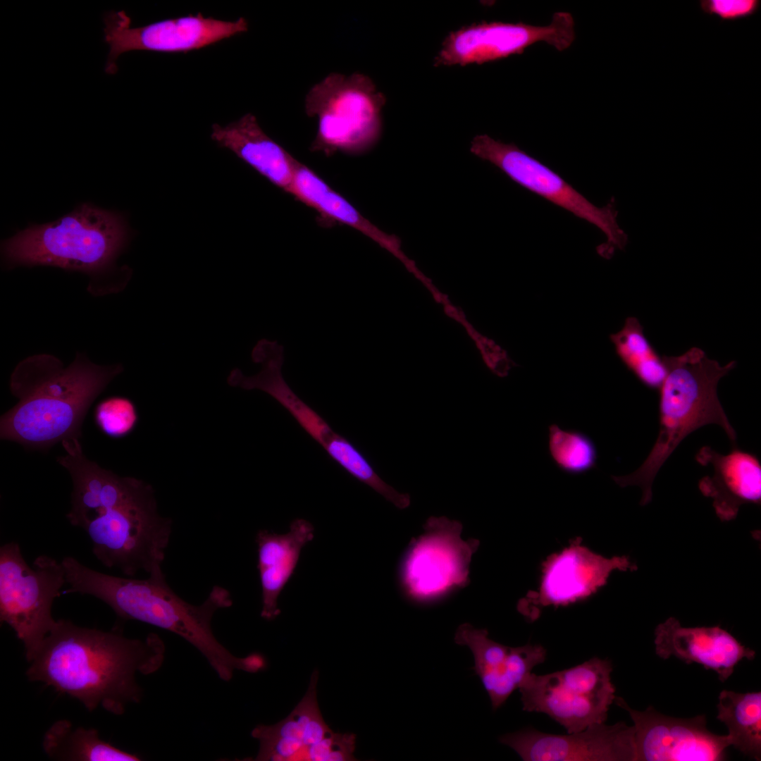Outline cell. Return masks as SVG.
I'll return each mask as SVG.
<instances>
[{
    "label": "cell",
    "mask_w": 761,
    "mask_h": 761,
    "mask_svg": "<svg viewBox=\"0 0 761 761\" xmlns=\"http://www.w3.org/2000/svg\"><path fill=\"white\" fill-rule=\"evenodd\" d=\"M612 671L610 661L595 657L553 673L531 672L519 688L523 710L548 715L567 733L604 723L616 697Z\"/></svg>",
    "instance_id": "9"
},
{
    "label": "cell",
    "mask_w": 761,
    "mask_h": 761,
    "mask_svg": "<svg viewBox=\"0 0 761 761\" xmlns=\"http://www.w3.org/2000/svg\"><path fill=\"white\" fill-rule=\"evenodd\" d=\"M44 751L54 760L137 761L141 759L102 740L95 729L74 728L66 719L55 722L42 740Z\"/></svg>",
    "instance_id": "25"
},
{
    "label": "cell",
    "mask_w": 761,
    "mask_h": 761,
    "mask_svg": "<svg viewBox=\"0 0 761 761\" xmlns=\"http://www.w3.org/2000/svg\"><path fill=\"white\" fill-rule=\"evenodd\" d=\"M454 641L468 647L472 652L473 669L488 693L493 710L501 707L546 657V650L540 645L507 646L490 639L486 629H476L468 623L457 628Z\"/></svg>",
    "instance_id": "19"
},
{
    "label": "cell",
    "mask_w": 761,
    "mask_h": 761,
    "mask_svg": "<svg viewBox=\"0 0 761 761\" xmlns=\"http://www.w3.org/2000/svg\"><path fill=\"white\" fill-rule=\"evenodd\" d=\"M703 13L719 18L722 22H734L756 14L760 7V0H700Z\"/></svg>",
    "instance_id": "30"
},
{
    "label": "cell",
    "mask_w": 761,
    "mask_h": 761,
    "mask_svg": "<svg viewBox=\"0 0 761 761\" xmlns=\"http://www.w3.org/2000/svg\"><path fill=\"white\" fill-rule=\"evenodd\" d=\"M431 292L433 293V296H434L435 299H436V301H437L438 302H441V300H440V299L439 298L438 295L436 294V292H435V290H433V291H431Z\"/></svg>",
    "instance_id": "31"
},
{
    "label": "cell",
    "mask_w": 761,
    "mask_h": 761,
    "mask_svg": "<svg viewBox=\"0 0 761 761\" xmlns=\"http://www.w3.org/2000/svg\"><path fill=\"white\" fill-rule=\"evenodd\" d=\"M615 703L626 710L634 725L635 761H719L731 745L728 735H716L706 726L705 715L681 719L668 717L652 707L645 711L631 708L616 696Z\"/></svg>",
    "instance_id": "17"
},
{
    "label": "cell",
    "mask_w": 761,
    "mask_h": 761,
    "mask_svg": "<svg viewBox=\"0 0 761 761\" xmlns=\"http://www.w3.org/2000/svg\"><path fill=\"white\" fill-rule=\"evenodd\" d=\"M211 137L271 183L289 192L297 161L262 130L253 114L248 113L224 126L214 124Z\"/></svg>",
    "instance_id": "22"
},
{
    "label": "cell",
    "mask_w": 761,
    "mask_h": 761,
    "mask_svg": "<svg viewBox=\"0 0 761 761\" xmlns=\"http://www.w3.org/2000/svg\"><path fill=\"white\" fill-rule=\"evenodd\" d=\"M610 338L628 370L645 386L659 390L667 375L664 355H660L649 342L638 319L628 317L622 328Z\"/></svg>",
    "instance_id": "27"
},
{
    "label": "cell",
    "mask_w": 761,
    "mask_h": 761,
    "mask_svg": "<svg viewBox=\"0 0 761 761\" xmlns=\"http://www.w3.org/2000/svg\"><path fill=\"white\" fill-rule=\"evenodd\" d=\"M470 151L494 164L521 187L600 229L607 237V242L597 247L602 257L610 259L616 249H624L626 245L628 237L617 223L613 199L603 207L595 206L555 171L513 143L478 135L471 142Z\"/></svg>",
    "instance_id": "11"
},
{
    "label": "cell",
    "mask_w": 761,
    "mask_h": 761,
    "mask_svg": "<svg viewBox=\"0 0 761 761\" xmlns=\"http://www.w3.org/2000/svg\"><path fill=\"white\" fill-rule=\"evenodd\" d=\"M66 585L61 561L42 555L30 567L16 542L0 547V621L8 624L30 662L56 620L51 608Z\"/></svg>",
    "instance_id": "8"
},
{
    "label": "cell",
    "mask_w": 761,
    "mask_h": 761,
    "mask_svg": "<svg viewBox=\"0 0 761 761\" xmlns=\"http://www.w3.org/2000/svg\"><path fill=\"white\" fill-rule=\"evenodd\" d=\"M164 654V643L156 633L129 638L121 626L106 631L61 619L29 662L26 676L78 699L89 711L101 706L120 715L129 703L142 698L136 674L156 672Z\"/></svg>",
    "instance_id": "1"
},
{
    "label": "cell",
    "mask_w": 761,
    "mask_h": 761,
    "mask_svg": "<svg viewBox=\"0 0 761 761\" xmlns=\"http://www.w3.org/2000/svg\"><path fill=\"white\" fill-rule=\"evenodd\" d=\"M315 670L308 690L290 714L273 725H258L251 733L259 741L257 761H350L356 735L335 733L325 722L316 698Z\"/></svg>",
    "instance_id": "15"
},
{
    "label": "cell",
    "mask_w": 761,
    "mask_h": 761,
    "mask_svg": "<svg viewBox=\"0 0 761 761\" xmlns=\"http://www.w3.org/2000/svg\"><path fill=\"white\" fill-rule=\"evenodd\" d=\"M385 102L369 76L330 73L311 87L304 99L307 116L318 118L311 149L328 155H357L371 149L382 134Z\"/></svg>",
    "instance_id": "7"
},
{
    "label": "cell",
    "mask_w": 761,
    "mask_h": 761,
    "mask_svg": "<svg viewBox=\"0 0 761 761\" xmlns=\"http://www.w3.org/2000/svg\"><path fill=\"white\" fill-rule=\"evenodd\" d=\"M500 741L524 761H635L633 726L624 722L594 724L567 734L529 728L503 735Z\"/></svg>",
    "instance_id": "18"
},
{
    "label": "cell",
    "mask_w": 761,
    "mask_h": 761,
    "mask_svg": "<svg viewBox=\"0 0 761 761\" xmlns=\"http://www.w3.org/2000/svg\"><path fill=\"white\" fill-rule=\"evenodd\" d=\"M289 193L316 210L323 218L337 221L360 231L399 259L412 273L415 264L400 249L401 240L378 228L332 189L307 166L297 161Z\"/></svg>",
    "instance_id": "24"
},
{
    "label": "cell",
    "mask_w": 761,
    "mask_h": 761,
    "mask_svg": "<svg viewBox=\"0 0 761 761\" xmlns=\"http://www.w3.org/2000/svg\"><path fill=\"white\" fill-rule=\"evenodd\" d=\"M718 699L717 718L726 726L731 745L760 760L761 692L739 693L724 690Z\"/></svg>",
    "instance_id": "26"
},
{
    "label": "cell",
    "mask_w": 761,
    "mask_h": 761,
    "mask_svg": "<svg viewBox=\"0 0 761 761\" xmlns=\"http://www.w3.org/2000/svg\"><path fill=\"white\" fill-rule=\"evenodd\" d=\"M95 421L106 435L121 438L135 428L138 414L135 404L128 398L112 397L101 402L95 410Z\"/></svg>",
    "instance_id": "29"
},
{
    "label": "cell",
    "mask_w": 761,
    "mask_h": 761,
    "mask_svg": "<svg viewBox=\"0 0 761 761\" xmlns=\"http://www.w3.org/2000/svg\"><path fill=\"white\" fill-rule=\"evenodd\" d=\"M131 236L123 214L85 202L2 241L1 252L12 266H52L95 275L112 268Z\"/></svg>",
    "instance_id": "6"
},
{
    "label": "cell",
    "mask_w": 761,
    "mask_h": 761,
    "mask_svg": "<svg viewBox=\"0 0 761 761\" xmlns=\"http://www.w3.org/2000/svg\"><path fill=\"white\" fill-rule=\"evenodd\" d=\"M314 538V527L309 521L295 519L287 533L267 530L257 532V569L261 586V617L271 621L280 610L278 599L291 578L299 562L302 549Z\"/></svg>",
    "instance_id": "23"
},
{
    "label": "cell",
    "mask_w": 761,
    "mask_h": 761,
    "mask_svg": "<svg viewBox=\"0 0 761 761\" xmlns=\"http://www.w3.org/2000/svg\"><path fill=\"white\" fill-rule=\"evenodd\" d=\"M667 375L660 388V430L643 463L633 473L612 476L620 487L638 486L641 505L652 500V485L660 469L679 443L697 429L717 424L736 447V433L717 396L719 380L736 366L731 361L722 366L699 347L679 356L664 355Z\"/></svg>",
    "instance_id": "5"
},
{
    "label": "cell",
    "mask_w": 761,
    "mask_h": 761,
    "mask_svg": "<svg viewBox=\"0 0 761 761\" xmlns=\"http://www.w3.org/2000/svg\"><path fill=\"white\" fill-rule=\"evenodd\" d=\"M574 25L572 15L565 11L555 13L551 23L545 26L499 21L466 25L445 38L434 66L480 65L521 54L540 42L564 51L576 38Z\"/></svg>",
    "instance_id": "14"
},
{
    "label": "cell",
    "mask_w": 761,
    "mask_h": 761,
    "mask_svg": "<svg viewBox=\"0 0 761 761\" xmlns=\"http://www.w3.org/2000/svg\"><path fill=\"white\" fill-rule=\"evenodd\" d=\"M252 358L254 363L261 364L260 371L249 376L234 369L228 377V384L248 390H259L271 396L345 471L359 481L367 480L373 472L367 459L350 441L335 433L285 380L282 373L283 346L277 341L261 339L254 347Z\"/></svg>",
    "instance_id": "12"
},
{
    "label": "cell",
    "mask_w": 761,
    "mask_h": 761,
    "mask_svg": "<svg viewBox=\"0 0 761 761\" xmlns=\"http://www.w3.org/2000/svg\"><path fill=\"white\" fill-rule=\"evenodd\" d=\"M423 533L412 539L398 569L403 595L416 603L438 600L469 583V566L480 542L463 540L462 524L446 516H431Z\"/></svg>",
    "instance_id": "10"
},
{
    "label": "cell",
    "mask_w": 761,
    "mask_h": 761,
    "mask_svg": "<svg viewBox=\"0 0 761 761\" xmlns=\"http://www.w3.org/2000/svg\"><path fill=\"white\" fill-rule=\"evenodd\" d=\"M123 370L120 364L97 365L81 354L67 366L50 354L28 357L11 376L18 402L0 418L1 439L37 450L80 439L90 406Z\"/></svg>",
    "instance_id": "4"
},
{
    "label": "cell",
    "mask_w": 761,
    "mask_h": 761,
    "mask_svg": "<svg viewBox=\"0 0 761 761\" xmlns=\"http://www.w3.org/2000/svg\"><path fill=\"white\" fill-rule=\"evenodd\" d=\"M700 464L710 466L712 474L698 483L700 492L712 500L717 516L722 521L734 519L741 505L760 504L761 464L758 458L736 447L722 454L709 446L695 454Z\"/></svg>",
    "instance_id": "21"
},
{
    "label": "cell",
    "mask_w": 761,
    "mask_h": 761,
    "mask_svg": "<svg viewBox=\"0 0 761 761\" xmlns=\"http://www.w3.org/2000/svg\"><path fill=\"white\" fill-rule=\"evenodd\" d=\"M104 23V39L109 48L105 72L109 75L117 72V60L125 52H187L245 32L249 27L244 18L226 21L202 13L131 27V19L124 11L107 13Z\"/></svg>",
    "instance_id": "13"
},
{
    "label": "cell",
    "mask_w": 761,
    "mask_h": 761,
    "mask_svg": "<svg viewBox=\"0 0 761 761\" xmlns=\"http://www.w3.org/2000/svg\"><path fill=\"white\" fill-rule=\"evenodd\" d=\"M70 497L66 517L87 533L104 567L130 577L162 571L172 521L159 514L149 484L92 464L77 476Z\"/></svg>",
    "instance_id": "2"
},
{
    "label": "cell",
    "mask_w": 761,
    "mask_h": 761,
    "mask_svg": "<svg viewBox=\"0 0 761 761\" xmlns=\"http://www.w3.org/2000/svg\"><path fill=\"white\" fill-rule=\"evenodd\" d=\"M656 654L662 659L675 657L686 663H698L717 672L724 681L743 659L753 660L755 652L740 643L719 626L683 627L674 617L655 631Z\"/></svg>",
    "instance_id": "20"
},
{
    "label": "cell",
    "mask_w": 761,
    "mask_h": 761,
    "mask_svg": "<svg viewBox=\"0 0 761 761\" xmlns=\"http://www.w3.org/2000/svg\"><path fill=\"white\" fill-rule=\"evenodd\" d=\"M459 314L462 318H465V316H464V314L462 313V310L460 309H459Z\"/></svg>",
    "instance_id": "32"
},
{
    "label": "cell",
    "mask_w": 761,
    "mask_h": 761,
    "mask_svg": "<svg viewBox=\"0 0 761 761\" xmlns=\"http://www.w3.org/2000/svg\"><path fill=\"white\" fill-rule=\"evenodd\" d=\"M636 564L626 555L611 558L599 555L576 537L562 550L549 555L541 565L538 588L519 600L518 611L535 621L541 610L583 601L596 593L616 571H635Z\"/></svg>",
    "instance_id": "16"
},
{
    "label": "cell",
    "mask_w": 761,
    "mask_h": 761,
    "mask_svg": "<svg viewBox=\"0 0 761 761\" xmlns=\"http://www.w3.org/2000/svg\"><path fill=\"white\" fill-rule=\"evenodd\" d=\"M62 564L68 586L63 593L93 596L123 620L139 621L180 636L206 657L221 679L229 681L235 669L256 673L265 668L262 655L253 652L236 657L213 633L215 612L233 605L226 588L214 586L202 604L194 605L171 589L163 571L137 579L97 571L71 556L63 557Z\"/></svg>",
    "instance_id": "3"
},
{
    "label": "cell",
    "mask_w": 761,
    "mask_h": 761,
    "mask_svg": "<svg viewBox=\"0 0 761 761\" xmlns=\"http://www.w3.org/2000/svg\"><path fill=\"white\" fill-rule=\"evenodd\" d=\"M547 447L557 467L567 474H586L597 466V447L589 435L580 431L551 424Z\"/></svg>",
    "instance_id": "28"
}]
</instances>
